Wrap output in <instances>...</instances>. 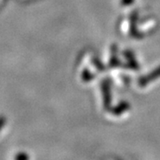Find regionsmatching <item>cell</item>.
<instances>
[{
	"label": "cell",
	"instance_id": "6da1fadb",
	"mask_svg": "<svg viewBox=\"0 0 160 160\" xmlns=\"http://www.w3.org/2000/svg\"><path fill=\"white\" fill-rule=\"evenodd\" d=\"M6 118L4 116H0V131L3 129V127L6 125Z\"/></svg>",
	"mask_w": 160,
	"mask_h": 160
},
{
	"label": "cell",
	"instance_id": "7a4b0ae2",
	"mask_svg": "<svg viewBox=\"0 0 160 160\" xmlns=\"http://www.w3.org/2000/svg\"><path fill=\"white\" fill-rule=\"evenodd\" d=\"M28 157L26 156V155H24V153H20V154H18L16 157H15V158L16 159H26Z\"/></svg>",
	"mask_w": 160,
	"mask_h": 160
}]
</instances>
